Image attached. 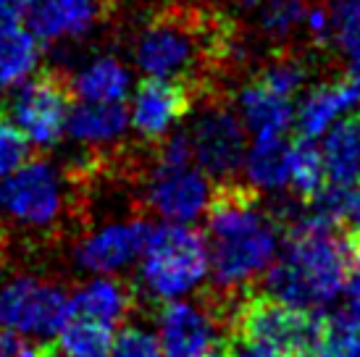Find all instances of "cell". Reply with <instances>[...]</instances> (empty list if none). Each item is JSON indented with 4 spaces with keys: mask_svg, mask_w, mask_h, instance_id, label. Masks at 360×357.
I'll return each instance as SVG.
<instances>
[{
    "mask_svg": "<svg viewBox=\"0 0 360 357\" xmlns=\"http://www.w3.org/2000/svg\"><path fill=\"white\" fill-rule=\"evenodd\" d=\"M284 249L269 268V294L297 308L319 310L342 294L347 276L360 260V247L347 228L319 213L284 216Z\"/></svg>",
    "mask_w": 360,
    "mask_h": 357,
    "instance_id": "6da1fadb",
    "label": "cell"
},
{
    "mask_svg": "<svg viewBox=\"0 0 360 357\" xmlns=\"http://www.w3.org/2000/svg\"><path fill=\"white\" fill-rule=\"evenodd\" d=\"M208 266L219 292H240L269 271L279 249V213L263 208L258 187L219 181L210 195Z\"/></svg>",
    "mask_w": 360,
    "mask_h": 357,
    "instance_id": "7a4b0ae2",
    "label": "cell"
},
{
    "mask_svg": "<svg viewBox=\"0 0 360 357\" xmlns=\"http://www.w3.org/2000/svg\"><path fill=\"white\" fill-rule=\"evenodd\" d=\"M216 316L226 328L224 337L237 334L263 342L292 357H321L329 334V316L321 310L297 308L274 294H252L248 289H242L234 302L231 292H224L216 299Z\"/></svg>",
    "mask_w": 360,
    "mask_h": 357,
    "instance_id": "3957f363",
    "label": "cell"
},
{
    "mask_svg": "<svg viewBox=\"0 0 360 357\" xmlns=\"http://www.w3.org/2000/svg\"><path fill=\"white\" fill-rule=\"evenodd\" d=\"M208 273V242L187 223L169 221L153 226L142 249V281L155 297L176 299L200 284Z\"/></svg>",
    "mask_w": 360,
    "mask_h": 357,
    "instance_id": "277c9868",
    "label": "cell"
},
{
    "mask_svg": "<svg viewBox=\"0 0 360 357\" xmlns=\"http://www.w3.org/2000/svg\"><path fill=\"white\" fill-rule=\"evenodd\" d=\"M187 134L195 163L210 178L229 181L245 163V121L231 105L224 84H210L200 92Z\"/></svg>",
    "mask_w": 360,
    "mask_h": 357,
    "instance_id": "5b68a950",
    "label": "cell"
},
{
    "mask_svg": "<svg viewBox=\"0 0 360 357\" xmlns=\"http://www.w3.org/2000/svg\"><path fill=\"white\" fill-rule=\"evenodd\" d=\"M71 98L74 92L69 77L58 66H42L16 92L11 116L34 148L51 150L69 126Z\"/></svg>",
    "mask_w": 360,
    "mask_h": 357,
    "instance_id": "8992f818",
    "label": "cell"
},
{
    "mask_svg": "<svg viewBox=\"0 0 360 357\" xmlns=\"http://www.w3.org/2000/svg\"><path fill=\"white\" fill-rule=\"evenodd\" d=\"M63 213V181L48 160H30L0 178V219L27 228H48Z\"/></svg>",
    "mask_w": 360,
    "mask_h": 357,
    "instance_id": "52a82bcc",
    "label": "cell"
},
{
    "mask_svg": "<svg viewBox=\"0 0 360 357\" xmlns=\"http://www.w3.org/2000/svg\"><path fill=\"white\" fill-rule=\"evenodd\" d=\"M71 297L51 281L19 276L0 287V326L37 339L56 337L69 318Z\"/></svg>",
    "mask_w": 360,
    "mask_h": 357,
    "instance_id": "ba28073f",
    "label": "cell"
},
{
    "mask_svg": "<svg viewBox=\"0 0 360 357\" xmlns=\"http://www.w3.org/2000/svg\"><path fill=\"white\" fill-rule=\"evenodd\" d=\"M213 181L195 160H160L153 155V169L145 181V200L150 210L169 221L198 219L208 208Z\"/></svg>",
    "mask_w": 360,
    "mask_h": 357,
    "instance_id": "9c48e42d",
    "label": "cell"
},
{
    "mask_svg": "<svg viewBox=\"0 0 360 357\" xmlns=\"http://www.w3.org/2000/svg\"><path fill=\"white\" fill-rule=\"evenodd\" d=\"M202 89L187 79L148 77L140 82L131 103V126L142 139L158 142L169 137L174 126L190 116Z\"/></svg>",
    "mask_w": 360,
    "mask_h": 357,
    "instance_id": "30bf717a",
    "label": "cell"
},
{
    "mask_svg": "<svg viewBox=\"0 0 360 357\" xmlns=\"http://www.w3.org/2000/svg\"><path fill=\"white\" fill-rule=\"evenodd\" d=\"M219 316L208 308L169 299L158 310V342L163 357H205L219 344Z\"/></svg>",
    "mask_w": 360,
    "mask_h": 357,
    "instance_id": "8fae6325",
    "label": "cell"
},
{
    "mask_svg": "<svg viewBox=\"0 0 360 357\" xmlns=\"http://www.w3.org/2000/svg\"><path fill=\"white\" fill-rule=\"evenodd\" d=\"M113 6L116 0H37L27 19L32 34L42 42L77 40L110 21Z\"/></svg>",
    "mask_w": 360,
    "mask_h": 357,
    "instance_id": "7c38bea8",
    "label": "cell"
},
{
    "mask_svg": "<svg viewBox=\"0 0 360 357\" xmlns=\"http://www.w3.org/2000/svg\"><path fill=\"white\" fill-rule=\"evenodd\" d=\"M153 226L148 221H129V223H110V226L95 231L77 247V260L82 268L92 273H110L129 266L134 258H140Z\"/></svg>",
    "mask_w": 360,
    "mask_h": 357,
    "instance_id": "4fadbf2b",
    "label": "cell"
},
{
    "mask_svg": "<svg viewBox=\"0 0 360 357\" xmlns=\"http://www.w3.org/2000/svg\"><path fill=\"white\" fill-rule=\"evenodd\" d=\"M355 110H360V87L347 74H342L321 84H313L295 113V126L300 131V137L316 139L323 131H329L334 121L345 119Z\"/></svg>",
    "mask_w": 360,
    "mask_h": 357,
    "instance_id": "5bb4252c",
    "label": "cell"
},
{
    "mask_svg": "<svg viewBox=\"0 0 360 357\" xmlns=\"http://www.w3.org/2000/svg\"><path fill=\"white\" fill-rule=\"evenodd\" d=\"M237 108L245 121V126L255 134V137H266V134H284L295 121V110H292V98H284L271 87L250 79L237 95Z\"/></svg>",
    "mask_w": 360,
    "mask_h": 357,
    "instance_id": "9a60e30c",
    "label": "cell"
},
{
    "mask_svg": "<svg viewBox=\"0 0 360 357\" xmlns=\"http://www.w3.org/2000/svg\"><path fill=\"white\" fill-rule=\"evenodd\" d=\"M129 113L121 103H82L69 113L66 131L87 148H105L127 134Z\"/></svg>",
    "mask_w": 360,
    "mask_h": 357,
    "instance_id": "2e32d148",
    "label": "cell"
},
{
    "mask_svg": "<svg viewBox=\"0 0 360 357\" xmlns=\"http://www.w3.org/2000/svg\"><path fill=\"white\" fill-rule=\"evenodd\" d=\"M131 74L116 56H98L92 58L77 77L71 79L74 98L84 103H121L129 95Z\"/></svg>",
    "mask_w": 360,
    "mask_h": 357,
    "instance_id": "e0dca14e",
    "label": "cell"
},
{
    "mask_svg": "<svg viewBox=\"0 0 360 357\" xmlns=\"http://www.w3.org/2000/svg\"><path fill=\"white\" fill-rule=\"evenodd\" d=\"M131 305H134V292L127 284H121L116 278H95L74 292L69 313L116 326L119 320L129 316Z\"/></svg>",
    "mask_w": 360,
    "mask_h": 357,
    "instance_id": "ac0fdd59",
    "label": "cell"
},
{
    "mask_svg": "<svg viewBox=\"0 0 360 357\" xmlns=\"http://www.w3.org/2000/svg\"><path fill=\"white\" fill-rule=\"evenodd\" d=\"M323 163L331 184H360V113L337 121L323 142Z\"/></svg>",
    "mask_w": 360,
    "mask_h": 357,
    "instance_id": "d6986e66",
    "label": "cell"
},
{
    "mask_svg": "<svg viewBox=\"0 0 360 357\" xmlns=\"http://www.w3.org/2000/svg\"><path fill=\"white\" fill-rule=\"evenodd\" d=\"M40 42L21 24L0 19V89L19 84L37 69Z\"/></svg>",
    "mask_w": 360,
    "mask_h": 357,
    "instance_id": "ffe728a7",
    "label": "cell"
},
{
    "mask_svg": "<svg viewBox=\"0 0 360 357\" xmlns=\"http://www.w3.org/2000/svg\"><path fill=\"white\" fill-rule=\"evenodd\" d=\"M310 71H313V63L308 53L295 45H284V48H274L269 58L260 60L252 79L284 98H295L308 84Z\"/></svg>",
    "mask_w": 360,
    "mask_h": 357,
    "instance_id": "44dd1931",
    "label": "cell"
},
{
    "mask_svg": "<svg viewBox=\"0 0 360 357\" xmlns=\"http://www.w3.org/2000/svg\"><path fill=\"white\" fill-rule=\"evenodd\" d=\"M290 150L284 134L255 137V145L245 155V171L258 189L290 187Z\"/></svg>",
    "mask_w": 360,
    "mask_h": 357,
    "instance_id": "7402d4cb",
    "label": "cell"
},
{
    "mask_svg": "<svg viewBox=\"0 0 360 357\" xmlns=\"http://www.w3.org/2000/svg\"><path fill=\"white\" fill-rule=\"evenodd\" d=\"M113 326L95 318L69 313L58 331V352L63 357H110L113 355Z\"/></svg>",
    "mask_w": 360,
    "mask_h": 357,
    "instance_id": "603a6c76",
    "label": "cell"
},
{
    "mask_svg": "<svg viewBox=\"0 0 360 357\" xmlns=\"http://www.w3.org/2000/svg\"><path fill=\"white\" fill-rule=\"evenodd\" d=\"M326 181L329 176H326L323 152L310 137H297L290 150V187L308 202L326 187Z\"/></svg>",
    "mask_w": 360,
    "mask_h": 357,
    "instance_id": "cb8c5ba5",
    "label": "cell"
},
{
    "mask_svg": "<svg viewBox=\"0 0 360 357\" xmlns=\"http://www.w3.org/2000/svg\"><path fill=\"white\" fill-rule=\"evenodd\" d=\"M313 213L347 231L360 228V184H326L313 200H308Z\"/></svg>",
    "mask_w": 360,
    "mask_h": 357,
    "instance_id": "d4e9b609",
    "label": "cell"
},
{
    "mask_svg": "<svg viewBox=\"0 0 360 357\" xmlns=\"http://www.w3.org/2000/svg\"><path fill=\"white\" fill-rule=\"evenodd\" d=\"M30 139L19 129V124L11 119L8 110L0 105V178L11 176L30 158Z\"/></svg>",
    "mask_w": 360,
    "mask_h": 357,
    "instance_id": "484cf974",
    "label": "cell"
},
{
    "mask_svg": "<svg viewBox=\"0 0 360 357\" xmlns=\"http://www.w3.org/2000/svg\"><path fill=\"white\" fill-rule=\"evenodd\" d=\"M321 357H360V320L329 318V334Z\"/></svg>",
    "mask_w": 360,
    "mask_h": 357,
    "instance_id": "4316f807",
    "label": "cell"
},
{
    "mask_svg": "<svg viewBox=\"0 0 360 357\" xmlns=\"http://www.w3.org/2000/svg\"><path fill=\"white\" fill-rule=\"evenodd\" d=\"M110 357H163V349L150 331L127 326L121 328V334L113 342V355Z\"/></svg>",
    "mask_w": 360,
    "mask_h": 357,
    "instance_id": "83f0119b",
    "label": "cell"
},
{
    "mask_svg": "<svg viewBox=\"0 0 360 357\" xmlns=\"http://www.w3.org/2000/svg\"><path fill=\"white\" fill-rule=\"evenodd\" d=\"M56 347L16 328L0 326V357H53Z\"/></svg>",
    "mask_w": 360,
    "mask_h": 357,
    "instance_id": "f1b7e54d",
    "label": "cell"
},
{
    "mask_svg": "<svg viewBox=\"0 0 360 357\" xmlns=\"http://www.w3.org/2000/svg\"><path fill=\"white\" fill-rule=\"evenodd\" d=\"M221 349L226 357H292L290 352L263 344V342H252V339L237 337V334H226L221 342Z\"/></svg>",
    "mask_w": 360,
    "mask_h": 357,
    "instance_id": "f546056e",
    "label": "cell"
},
{
    "mask_svg": "<svg viewBox=\"0 0 360 357\" xmlns=\"http://www.w3.org/2000/svg\"><path fill=\"white\" fill-rule=\"evenodd\" d=\"M37 0H0V19L19 21L21 16H27L30 8Z\"/></svg>",
    "mask_w": 360,
    "mask_h": 357,
    "instance_id": "4dcf8cb0",
    "label": "cell"
},
{
    "mask_svg": "<svg viewBox=\"0 0 360 357\" xmlns=\"http://www.w3.org/2000/svg\"><path fill=\"white\" fill-rule=\"evenodd\" d=\"M347 60H350V66H347V77H350V79L360 87V45L347 53Z\"/></svg>",
    "mask_w": 360,
    "mask_h": 357,
    "instance_id": "1f68e13d",
    "label": "cell"
},
{
    "mask_svg": "<svg viewBox=\"0 0 360 357\" xmlns=\"http://www.w3.org/2000/svg\"><path fill=\"white\" fill-rule=\"evenodd\" d=\"M350 234H352V239H355V245L360 247V228H358V231H350Z\"/></svg>",
    "mask_w": 360,
    "mask_h": 357,
    "instance_id": "d6a6232c",
    "label": "cell"
},
{
    "mask_svg": "<svg viewBox=\"0 0 360 357\" xmlns=\"http://www.w3.org/2000/svg\"><path fill=\"white\" fill-rule=\"evenodd\" d=\"M205 357H226V355H224V349H221V355L219 352H210V355H205Z\"/></svg>",
    "mask_w": 360,
    "mask_h": 357,
    "instance_id": "836d02e7",
    "label": "cell"
},
{
    "mask_svg": "<svg viewBox=\"0 0 360 357\" xmlns=\"http://www.w3.org/2000/svg\"><path fill=\"white\" fill-rule=\"evenodd\" d=\"M0 266H3V247H0Z\"/></svg>",
    "mask_w": 360,
    "mask_h": 357,
    "instance_id": "e575fe53",
    "label": "cell"
}]
</instances>
